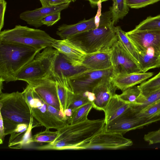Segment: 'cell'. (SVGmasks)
<instances>
[{"mask_svg":"<svg viewBox=\"0 0 160 160\" xmlns=\"http://www.w3.org/2000/svg\"><path fill=\"white\" fill-rule=\"evenodd\" d=\"M52 47L79 65H81V62L86 54L67 39H56Z\"/></svg>","mask_w":160,"mask_h":160,"instance_id":"cell-20","label":"cell"},{"mask_svg":"<svg viewBox=\"0 0 160 160\" xmlns=\"http://www.w3.org/2000/svg\"><path fill=\"white\" fill-rule=\"evenodd\" d=\"M94 99V94L92 92H87L82 93H74L67 108L71 109L73 112L79 107L90 102H92Z\"/></svg>","mask_w":160,"mask_h":160,"instance_id":"cell-27","label":"cell"},{"mask_svg":"<svg viewBox=\"0 0 160 160\" xmlns=\"http://www.w3.org/2000/svg\"><path fill=\"white\" fill-rule=\"evenodd\" d=\"M133 144L132 141L123 134L104 131L94 136L90 141L78 147L77 150H119L126 148Z\"/></svg>","mask_w":160,"mask_h":160,"instance_id":"cell-9","label":"cell"},{"mask_svg":"<svg viewBox=\"0 0 160 160\" xmlns=\"http://www.w3.org/2000/svg\"><path fill=\"white\" fill-rule=\"evenodd\" d=\"M153 75L152 72H135L120 74L112 77V82L118 89L122 91L141 84Z\"/></svg>","mask_w":160,"mask_h":160,"instance_id":"cell-19","label":"cell"},{"mask_svg":"<svg viewBox=\"0 0 160 160\" xmlns=\"http://www.w3.org/2000/svg\"><path fill=\"white\" fill-rule=\"evenodd\" d=\"M159 100L160 89L145 96L141 93L138 100V105H131V107L133 111L135 113H137Z\"/></svg>","mask_w":160,"mask_h":160,"instance_id":"cell-25","label":"cell"},{"mask_svg":"<svg viewBox=\"0 0 160 160\" xmlns=\"http://www.w3.org/2000/svg\"><path fill=\"white\" fill-rule=\"evenodd\" d=\"M121 99L117 94L110 100L103 111L105 124H107L123 113L131 106Z\"/></svg>","mask_w":160,"mask_h":160,"instance_id":"cell-21","label":"cell"},{"mask_svg":"<svg viewBox=\"0 0 160 160\" xmlns=\"http://www.w3.org/2000/svg\"><path fill=\"white\" fill-rule=\"evenodd\" d=\"M118 40L123 48L139 65V58L138 52L130 39L127 36L126 32L118 26L114 27Z\"/></svg>","mask_w":160,"mask_h":160,"instance_id":"cell-23","label":"cell"},{"mask_svg":"<svg viewBox=\"0 0 160 160\" xmlns=\"http://www.w3.org/2000/svg\"><path fill=\"white\" fill-rule=\"evenodd\" d=\"M133 29L137 31L160 30V14L154 17H148Z\"/></svg>","mask_w":160,"mask_h":160,"instance_id":"cell-32","label":"cell"},{"mask_svg":"<svg viewBox=\"0 0 160 160\" xmlns=\"http://www.w3.org/2000/svg\"><path fill=\"white\" fill-rule=\"evenodd\" d=\"M70 2H72V0H68Z\"/></svg>","mask_w":160,"mask_h":160,"instance_id":"cell-45","label":"cell"},{"mask_svg":"<svg viewBox=\"0 0 160 160\" xmlns=\"http://www.w3.org/2000/svg\"><path fill=\"white\" fill-rule=\"evenodd\" d=\"M42 6H50L49 4V0H39Z\"/></svg>","mask_w":160,"mask_h":160,"instance_id":"cell-43","label":"cell"},{"mask_svg":"<svg viewBox=\"0 0 160 160\" xmlns=\"http://www.w3.org/2000/svg\"><path fill=\"white\" fill-rule=\"evenodd\" d=\"M33 119L29 125L27 130L18 137L13 141L8 143V147L11 148L20 149L27 147L32 143V130L34 128L37 127L39 124H34Z\"/></svg>","mask_w":160,"mask_h":160,"instance_id":"cell-24","label":"cell"},{"mask_svg":"<svg viewBox=\"0 0 160 160\" xmlns=\"http://www.w3.org/2000/svg\"><path fill=\"white\" fill-rule=\"evenodd\" d=\"M104 118L89 120L73 124H67L58 130L54 142L36 147L38 150H75L87 143L98 133L104 130Z\"/></svg>","mask_w":160,"mask_h":160,"instance_id":"cell-1","label":"cell"},{"mask_svg":"<svg viewBox=\"0 0 160 160\" xmlns=\"http://www.w3.org/2000/svg\"><path fill=\"white\" fill-rule=\"evenodd\" d=\"M76 0H72V2H75Z\"/></svg>","mask_w":160,"mask_h":160,"instance_id":"cell-44","label":"cell"},{"mask_svg":"<svg viewBox=\"0 0 160 160\" xmlns=\"http://www.w3.org/2000/svg\"><path fill=\"white\" fill-rule=\"evenodd\" d=\"M58 52L57 49L52 47L43 49L19 72L17 76V80L23 81L29 84L52 78L54 63Z\"/></svg>","mask_w":160,"mask_h":160,"instance_id":"cell-5","label":"cell"},{"mask_svg":"<svg viewBox=\"0 0 160 160\" xmlns=\"http://www.w3.org/2000/svg\"><path fill=\"white\" fill-rule=\"evenodd\" d=\"M61 19V12H56L49 14L41 20L43 25L51 26L56 23Z\"/></svg>","mask_w":160,"mask_h":160,"instance_id":"cell-36","label":"cell"},{"mask_svg":"<svg viewBox=\"0 0 160 160\" xmlns=\"http://www.w3.org/2000/svg\"><path fill=\"white\" fill-rule=\"evenodd\" d=\"M29 125L26 123H20L17 125L9 138L8 143L13 141L18 137L25 132L28 129Z\"/></svg>","mask_w":160,"mask_h":160,"instance_id":"cell-38","label":"cell"},{"mask_svg":"<svg viewBox=\"0 0 160 160\" xmlns=\"http://www.w3.org/2000/svg\"><path fill=\"white\" fill-rule=\"evenodd\" d=\"M112 77V69L100 70L87 69L69 78L70 88L74 94L92 92L103 77Z\"/></svg>","mask_w":160,"mask_h":160,"instance_id":"cell-10","label":"cell"},{"mask_svg":"<svg viewBox=\"0 0 160 160\" xmlns=\"http://www.w3.org/2000/svg\"><path fill=\"white\" fill-rule=\"evenodd\" d=\"M56 82L58 97L62 109L64 112L69 104L74 93L70 88L66 87L57 82Z\"/></svg>","mask_w":160,"mask_h":160,"instance_id":"cell-29","label":"cell"},{"mask_svg":"<svg viewBox=\"0 0 160 160\" xmlns=\"http://www.w3.org/2000/svg\"><path fill=\"white\" fill-rule=\"evenodd\" d=\"M139 66L142 72L160 67V56L152 49L145 52H138Z\"/></svg>","mask_w":160,"mask_h":160,"instance_id":"cell-22","label":"cell"},{"mask_svg":"<svg viewBox=\"0 0 160 160\" xmlns=\"http://www.w3.org/2000/svg\"><path fill=\"white\" fill-rule=\"evenodd\" d=\"M135 113L131 105L122 114L105 124L104 131L123 135L130 131L142 128L160 121V116L150 118H139Z\"/></svg>","mask_w":160,"mask_h":160,"instance_id":"cell-8","label":"cell"},{"mask_svg":"<svg viewBox=\"0 0 160 160\" xmlns=\"http://www.w3.org/2000/svg\"><path fill=\"white\" fill-rule=\"evenodd\" d=\"M143 139L149 145L160 143V128L145 134Z\"/></svg>","mask_w":160,"mask_h":160,"instance_id":"cell-37","label":"cell"},{"mask_svg":"<svg viewBox=\"0 0 160 160\" xmlns=\"http://www.w3.org/2000/svg\"><path fill=\"white\" fill-rule=\"evenodd\" d=\"M139 118H150L160 116V100L147 107L140 111L135 113Z\"/></svg>","mask_w":160,"mask_h":160,"instance_id":"cell-33","label":"cell"},{"mask_svg":"<svg viewBox=\"0 0 160 160\" xmlns=\"http://www.w3.org/2000/svg\"><path fill=\"white\" fill-rule=\"evenodd\" d=\"M2 0H0V1H1Z\"/></svg>","mask_w":160,"mask_h":160,"instance_id":"cell-46","label":"cell"},{"mask_svg":"<svg viewBox=\"0 0 160 160\" xmlns=\"http://www.w3.org/2000/svg\"><path fill=\"white\" fill-rule=\"evenodd\" d=\"M29 84L46 103L63 112L58 95L56 82L52 78L39 80Z\"/></svg>","mask_w":160,"mask_h":160,"instance_id":"cell-15","label":"cell"},{"mask_svg":"<svg viewBox=\"0 0 160 160\" xmlns=\"http://www.w3.org/2000/svg\"><path fill=\"white\" fill-rule=\"evenodd\" d=\"M87 69L85 67L76 64L58 52L54 63L52 78L55 81L70 88L69 78Z\"/></svg>","mask_w":160,"mask_h":160,"instance_id":"cell-12","label":"cell"},{"mask_svg":"<svg viewBox=\"0 0 160 160\" xmlns=\"http://www.w3.org/2000/svg\"><path fill=\"white\" fill-rule=\"evenodd\" d=\"M138 86L142 94L144 96L160 89V71L158 74L141 83Z\"/></svg>","mask_w":160,"mask_h":160,"instance_id":"cell-31","label":"cell"},{"mask_svg":"<svg viewBox=\"0 0 160 160\" xmlns=\"http://www.w3.org/2000/svg\"><path fill=\"white\" fill-rule=\"evenodd\" d=\"M0 113L5 135L11 134L19 124L29 125L34 118L22 92L0 93Z\"/></svg>","mask_w":160,"mask_h":160,"instance_id":"cell-4","label":"cell"},{"mask_svg":"<svg viewBox=\"0 0 160 160\" xmlns=\"http://www.w3.org/2000/svg\"><path fill=\"white\" fill-rule=\"evenodd\" d=\"M81 64L88 69L100 70L112 67L110 49L86 54Z\"/></svg>","mask_w":160,"mask_h":160,"instance_id":"cell-18","label":"cell"},{"mask_svg":"<svg viewBox=\"0 0 160 160\" xmlns=\"http://www.w3.org/2000/svg\"><path fill=\"white\" fill-rule=\"evenodd\" d=\"M55 40L44 31L20 25L0 32V41L17 43L41 50L52 47Z\"/></svg>","mask_w":160,"mask_h":160,"instance_id":"cell-6","label":"cell"},{"mask_svg":"<svg viewBox=\"0 0 160 160\" xmlns=\"http://www.w3.org/2000/svg\"><path fill=\"white\" fill-rule=\"evenodd\" d=\"M70 3L57 6H44L32 10H27L22 12L20 18L25 21L28 24L37 28L43 25L41 21L42 18L50 14L61 12L69 6Z\"/></svg>","mask_w":160,"mask_h":160,"instance_id":"cell-17","label":"cell"},{"mask_svg":"<svg viewBox=\"0 0 160 160\" xmlns=\"http://www.w3.org/2000/svg\"><path fill=\"white\" fill-rule=\"evenodd\" d=\"M88 1L91 5L92 6H95L97 5V4L99 1L102 2L108 1V0H86Z\"/></svg>","mask_w":160,"mask_h":160,"instance_id":"cell-42","label":"cell"},{"mask_svg":"<svg viewBox=\"0 0 160 160\" xmlns=\"http://www.w3.org/2000/svg\"><path fill=\"white\" fill-rule=\"evenodd\" d=\"M112 18L110 10L102 13L98 27L66 39L86 54L110 49L118 40Z\"/></svg>","mask_w":160,"mask_h":160,"instance_id":"cell-2","label":"cell"},{"mask_svg":"<svg viewBox=\"0 0 160 160\" xmlns=\"http://www.w3.org/2000/svg\"><path fill=\"white\" fill-rule=\"evenodd\" d=\"M42 50L15 43L0 41V81L17 80L19 72Z\"/></svg>","mask_w":160,"mask_h":160,"instance_id":"cell-3","label":"cell"},{"mask_svg":"<svg viewBox=\"0 0 160 160\" xmlns=\"http://www.w3.org/2000/svg\"><path fill=\"white\" fill-rule=\"evenodd\" d=\"M112 77L107 76L103 78L93 90L95 96L93 108L96 109L103 111L111 98L116 94L118 88L112 82Z\"/></svg>","mask_w":160,"mask_h":160,"instance_id":"cell-16","label":"cell"},{"mask_svg":"<svg viewBox=\"0 0 160 160\" xmlns=\"http://www.w3.org/2000/svg\"><path fill=\"white\" fill-rule=\"evenodd\" d=\"M160 0H126L127 3L132 8L138 9L153 4Z\"/></svg>","mask_w":160,"mask_h":160,"instance_id":"cell-35","label":"cell"},{"mask_svg":"<svg viewBox=\"0 0 160 160\" xmlns=\"http://www.w3.org/2000/svg\"><path fill=\"white\" fill-rule=\"evenodd\" d=\"M68 0H49L50 6H57L66 3H70Z\"/></svg>","mask_w":160,"mask_h":160,"instance_id":"cell-41","label":"cell"},{"mask_svg":"<svg viewBox=\"0 0 160 160\" xmlns=\"http://www.w3.org/2000/svg\"><path fill=\"white\" fill-rule=\"evenodd\" d=\"M93 107L92 102H90L76 109L72 112L68 120V124H73L87 120L88 114Z\"/></svg>","mask_w":160,"mask_h":160,"instance_id":"cell-28","label":"cell"},{"mask_svg":"<svg viewBox=\"0 0 160 160\" xmlns=\"http://www.w3.org/2000/svg\"><path fill=\"white\" fill-rule=\"evenodd\" d=\"M22 92L33 117L41 126L46 129L53 128L58 130L68 124L57 118L49 111L48 104L33 91L31 85L28 84Z\"/></svg>","mask_w":160,"mask_h":160,"instance_id":"cell-7","label":"cell"},{"mask_svg":"<svg viewBox=\"0 0 160 160\" xmlns=\"http://www.w3.org/2000/svg\"><path fill=\"white\" fill-rule=\"evenodd\" d=\"M7 5L4 0L0 1V30L3 28L4 23V18Z\"/></svg>","mask_w":160,"mask_h":160,"instance_id":"cell-39","label":"cell"},{"mask_svg":"<svg viewBox=\"0 0 160 160\" xmlns=\"http://www.w3.org/2000/svg\"><path fill=\"white\" fill-rule=\"evenodd\" d=\"M102 2L97 4L98 9L95 16L89 19H85L75 24H63L58 26L56 34L62 40L68 39L78 34L98 27L102 14Z\"/></svg>","mask_w":160,"mask_h":160,"instance_id":"cell-14","label":"cell"},{"mask_svg":"<svg viewBox=\"0 0 160 160\" xmlns=\"http://www.w3.org/2000/svg\"><path fill=\"white\" fill-rule=\"evenodd\" d=\"M3 123L2 116L0 117V144L3 143L5 136Z\"/></svg>","mask_w":160,"mask_h":160,"instance_id":"cell-40","label":"cell"},{"mask_svg":"<svg viewBox=\"0 0 160 160\" xmlns=\"http://www.w3.org/2000/svg\"><path fill=\"white\" fill-rule=\"evenodd\" d=\"M58 134V130L55 132L51 131L49 129L40 132L32 136V143L45 142L48 143L53 142L56 138Z\"/></svg>","mask_w":160,"mask_h":160,"instance_id":"cell-34","label":"cell"},{"mask_svg":"<svg viewBox=\"0 0 160 160\" xmlns=\"http://www.w3.org/2000/svg\"><path fill=\"white\" fill-rule=\"evenodd\" d=\"M142 93L138 86H135L128 88L124 91L118 96L120 98L131 105H138V100Z\"/></svg>","mask_w":160,"mask_h":160,"instance_id":"cell-30","label":"cell"},{"mask_svg":"<svg viewBox=\"0 0 160 160\" xmlns=\"http://www.w3.org/2000/svg\"><path fill=\"white\" fill-rule=\"evenodd\" d=\"M112 0V5L110 10L112 15V21L114 25L128 13L129 7L127 4L126 0Z\"/></svg>","mask_w":160,"mask_h":160,"instance_id":"cell-26","label":"cell"},{"mask_svg":"<svg viewBox=\"0 0 160 160\" xmlns=\"http://www.w3.org/2000/svg\"><path fill=\"white\" fill-rule=\"evenodd\" d=\"M126 34L138 53L152 49L160 56V30L137 31L133 29L126 32Z\"/></svg>","mask_w":160,"mask_h":160,"instance_id":"cell-13","label":"cell"},{"mask_svg":"<svg viewBox=\"0 0 160 160\" xmlns=\"http://www.w3.org/2000/svg\"><path fill=\"white\" fill-rule=\"evenodd\" d=\"M110 54L112 77L122 74L142 72L138 64L118 40L110 48Z\"/></svg>","mask_w":160,"mask_h":160,"instance_id":"cell-11","label":"cell"}]
</instances>
